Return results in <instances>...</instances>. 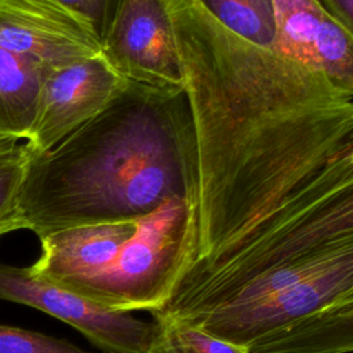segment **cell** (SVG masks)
I'll use <instances>...</instances> for the list:
<instances>
[{
    "mask_svg": "<svg viewBox=\"0 0 353 353\" xmlns=\"http://www.w3.org/2000/svg\"><path fill=\"white\" fill-rule=\"evenodd\" d=\"M32 154V153H30ZM193 141L182 94L128 81L98 116L32 154L21 196L25 229L137 221L174 197L192 203Z\"/></svg>",
    "mask_w": 353,
    "mask_h": 353,
    "instance_id": "cell-1",
    "label": "cell"
},
{
    "mask_svg": "<svg viewBox=\"0 0 353 353\" xmlns=\"http://www.w3.org/2000/svg\"><path fill=\"white\" fill-rule=\"evenodd\" d=\"M196 262L194 207L174 197L137 221L134 234L101 273L57 285L113 312L154 313L170 303Z\"/></svg>",
    "mask_w": 353,
    "mask_h": 353,
    "instance_id": "cell-2",
    "label": "cell"
},
{
    "mask_svg": "<svg viewBox=\"0 0 353 353\" xmlns=\"http://www.w3.org/2000/svg\"><path fill=\"white\" fill-rule=\"evenodd\" d=\"M330 244L332 251L327 262L306 279L261 298L216 303L176 317L215 336L250 346L325 307L353 285V234Z\"/></svg>",
    "mask_w": 353,
    "mask_h": 353,
    "instance_id": "cell-3",
    "label": "cell"
},
{
    "mask_svg": "<svg viewBox=\"0 0 353 353\" xmlns=\"http://www.w3.org/2000/svg\"><path fill=\"white\" fill-rule=\"evenodd\" d=\"M0 299L41 310L80 331L103 353H152L156 324L105 309L34 274L0 263Z\"/></svg>",
    "mask_w": 353,
    "mask_h": 353,
    "instance_id": "cell-4",
    "label": "cell"
},
{
    "mask_svg": "<svg viewBox=\"0 0 353 353\" xmlns=\"http://www.w3.org/2000/svg\"><path fill=\"white\" fill-rule=\"evenodd\" d=\"M101 55L127 81L183 92V70L163 0H120Z\"/></svg>",
    "mask_w": 353,
    "mask_h": 353,
    "instance_id": "cell-5",
    "label": "cell"
},
{
    "mask_svg": "<svg viewBox=\"0 0 353 353\" xmlns=\"http://www.w3.org/2000/svg\"><path fill=\"white\" fill-rule=\"evenodd\" d=\"M127 83L101 54L47 72L26 139L29 152L40 154L55 148L103 112Z\"/></svg>",
    "mask_w": 353,
    "mask_h": 353,
    "instance_id": "cell-6",
    "label": "cell"
},
{
    "mask_svg": "<svg viewBox=\"0 0 353 353\" xmlns=\"http://www.w3.org/2000/svg\"><path fill=\"white\" fill-rule=\"evenodd\" d=\"M0 46L46 73L101 54L94 30L54 0H0Z\"/></svg>",
    "mask_w": 353,
    "mask_h": 353,
    "instance_id": "cell-7",
    "label": "cell"
},
{
    "mask_svg": "<svg viewBox=\"0 0 353 353\" xmlns=\"http://www.w3.org/2000/svg\"><path fill=\"white\" fill-rule=\"evenodd\" d=\"M137 221L81 225L48 233L40 237L41 254L29 268L54 284L95 276L113 262L134 234Z\"/></svg>",
    "mask_w": 353,
    "mask_h": 353,
    "instance_id": "cell-8",
    "label": "cell"
},
{
    "mask_svg": "<svg viewBox=\"0 0 353 353\" xmlns=\"http://www.w3.org/2000/svg\"><path fill=\"white\" fill-rule=\"evenodd\" d=\"M272 353H353V298H336L325 307L277 331Z\"/></svg>",
    "mask_w": 353,
    "mask_h": 353,
    "instance_id": "cell-9",
    "label": "cell"
},
{
    "mask_svg": "<svg viewBox=\"0 0 353 353\" xmlns=\"http://www.w3.org/2000/svg\"><path fill=\"white\" fill-rule=\"evenodd\" d=\"M46 72L0 46V138L28 139Z\"/></svg>",
    "mask_w": 353,
    "mask_h": 353,
    "instance_id": "cell-10",
    "label": "cell"
},
{
    "mask_svg": "<svg viewBox=\"0 0 353 353\" xmlns=\"http://www.w3.org/2000/svg\"><path fill=\"white\" fill-rule=\"evenodd\" d=\"M152 316L156 324L152 353H251L245 345L215 336L167 312Z\"/></svg>",
    "mask_w": 353,
    "mask_h": 353,
    "instance_id": "cell-11",
    "label": "cell"
},
{
    "mask_svg": "<svg viewBox=\"0 0 353 353\" xmlns=\"http://www.w3.org/2000/svg\"><path fill=\"white\" fill-rule=\"evenodd\" d=\"M30 159L26 143L0 138V237L25 229L21 196Z\"/></svg>",
    "mask_w": 353,
    "mask_h": 353,
    "instance_id": "cell-12",
    "label": "cell"
},
{
    "mask_svg": "<svg viewBox=\"0 0 353 353\" xmlns=\"http://www.w3.org/2000/svg\"><path fill=\"white\" fill-rule=\"evenodd\" d=\"M0 353H94L69 341L0 324Z\"/></svg>",
    "mask_w": 353,
    "mask_h": 353,
    "instance_id": "cell-13",
    "label": "cell"
},
{
    "mask_svg": "<svg viewBox=\"0 0 353 353\" xmlns=\"http://www.w3.org/2000/svg\"><path fill=\"white\" fill-rule=\"evenodd\" d=\"M83 19L102 41L109 30L120 0H54Z\"/></svg>",
    "mask_w": 353,
    "mask_h": 353,
    "instance_id": "cell-14",
    "label": "cell"
},
{
    "mask_svg": "<svg viewBox=\"0 0 353 353\" xmlns=\"http://www.w3.org/2000/svg\"><path fill=\"white\" fill-rule=\"evenodd\" d=\"M345 32L353 37V0H316Z\"/></svg>",
    "mask_w": 353,
    "mask_h": 353,
    "instance_id": "cell-15",
    "label": "cell"
}]
</instances>
